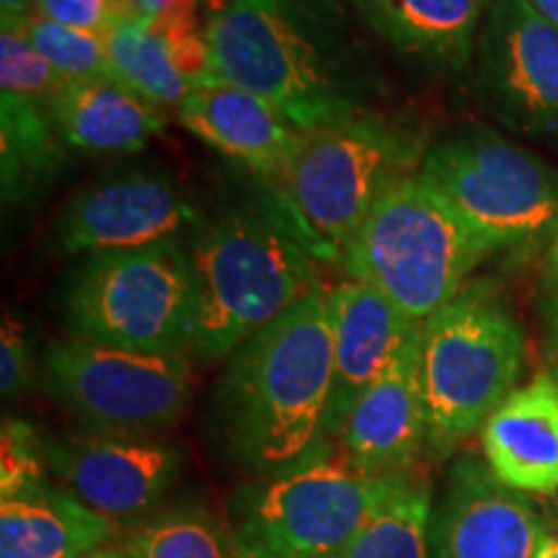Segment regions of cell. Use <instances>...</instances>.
Returning <instances> with one entry per match:
<instances>
[{"mask_svg":"<svg viewBox=\"0 0 558 558\" xmlns=\"http://www.w3.org/2000/svg\"><path fill=\"white\" fill-rule=\"evenodd\" d=\"M186 9H197V0H145V21L158 16V13L186 11Z\"/></svg>","mask_w":558,"mask_h":558,"instance_id":"obj_33","label":"cell"},{"mask_svg":"<svg viewBox=\"0 0 558 558\" xmlns=\"http://www.w3.org/2000/svg\"><path fill=\"white\" fill-rule=\"evenodd\" d=\"M478 88L509 130L558 140V26L527 0H492L478 39Z\"/></svg>","mask_w":558,"mask_h":558,"instance_id":"obj_11","label":"cell"},{"mask_svg":"<svg viewBox=\"0 0 558 558\" xmlns=\"http://www.w3.org/2000/svg\"><path fill=\"white\" fill-rule=\"evenodd\" d=\"M399 478L362 469L324 439L235 494L230 546L235 558H333Z\"/></svg>","mask_w":558,"mask_h":558,"instance_id":"obj_6","label":"cell"},{"mask_svg":"<svg viewBox=\"0 0 558 558\" xmlns=\"http://www.w3.org/2000/svg\"><path fill=\"white\" fill-rule=\"evenodd\" d=\"M339 445L362 469L383 476L414 471L427 442V409L418 378V331L399 357L354 401Z\"/></svg>","mask_w":558,"mask_h":558,"instance_id":"obj_16","label":"cell"},{"mask_svg":"<svg viewBox=\"0 0 558 558\" xmlns=\"http://www.w3.org/2000/svg\"><path fill=\"white\" fill-rule=\"evenodd\" d=\"M39 0H0V24L3 29H16L37 13Z\"/></svg>","mask_w":558,"mask_h":558,"instance_id":"obj_32","label":"cell"},{"mask_svg":"<svg viewBox=\"0 0 558 558\" xmlns=\"http://www.w3.org/2000/svg\"><path fill=\"white\" fill-rule=\"evenodd\" d=\"M486 241L422 177L396 181L341 254L347 275L393 300L414 324L448 305L484 256Z\"/></svg>","mask_w":558,"mask_h":558,"instance_id":"obj_5","label":"cell"},{"mask_svg":"<svg viewBox=\"0 0 558 558\" xmlns=\"http://www.w3.org/2000/svg\"><path fill=\"white\" fill-rule=\"evenodd\" d=\"M333 320V386L324 437L337 439L341 424L365 390L416 337L418 326L393 300L362 282L331 290Z\"/></svg>","mask_w":558,"mask_h":558,"instance_id":"obj_15","label":"cell"},{"mask_svg":"<svg viewBox=\"0 0 558 558\" xmlns=\"http://www.w3.org/2000/svg\"><path fill=\"white\" fill-rule=\"evenodd\" d=\"M65 78L16 29L0 34V90L50 107Z\"/></svg>","mask_w":558,"mask_h":558,"instance_id":"obj_27","label":"cell"},{"mask_svg":"<svg viewBox=\"0 0 558 558\" xmlns=\"http://www.w3.org/2000/svg\"><path fill=\"white\" fill-rule=\"evenodd\" d=\"M194 288L190 354L226 360L316 290V256L279 209H228L184 239Z\"/></svg>","mask_w":558,"mask_h":558,"instance_id":"obj_3","label":"cell"},{"mask_svg":"<svg viewBox=\"0 0 558 558\" xmlns=\"http://www.w3.org/2000/svg\"><path fill=\"white\" fill-rule=\"evenodd\" d=\"M416 130L378 114L341 117L303 130L277 186V209L316 259H341L344 246L388 186L422 166Z\"/></svg>","mask_w":558,"mask_h":558,"instance_id":"obj_4","label":"cell"},{"mask_svg":"<svg viewBox=\"0 0 558 558\" xmlns=\"http://www.w3.org/2000/svg\"><path fill=\"white\" fill-rule=\"evenodd\" d=\"M32 352L24 324L11 313H5L3 331H0V390H3V399H24L32 390Z\"/></svg>","mask_w":558,"mask_h":558,"instance_id":"obj_29","label":"cell"},{"mask_svg":"<svg viewBox=\"0 0 558 558\" xmlns=\"http://www.w3.org/2000/svg\"><path fill=\"white\" fill-rule=\"evenodd\" d=\"M543 19H548L550 24L558 26V0H527Z\"/></svg>","mask_w":558,"mask_h":558,"instance_id":"obj_35","label":"cell"},{"mask_svg":"<svg viewBox=\"0 0 558 558\" xmlns=\"http://www.w3.org/2000/svg\"><path fill=\"white\" fill-rule=\"evenodd\" d=\"M199 222L173 181L153 171H128L75 192L54 230L65 254L90 256L184 241Z\"/></svg>","mask_w":558,"mask_h":558,"instance_id":"obj_13","label":"cell"},{"mask_svg":"<svg viewBox=\"0 0 558 558\" xmlns=\"http://www.w3.org/2000/svg\"><path fill=\"white\" fill-rule=\"evenodd\" d=\"M525 337L518 318L486 288L460 290L418 326V378L427 409V442L448 456L481 432L518 390Z\"/></svg>","mask_w":558,"mask_h":558,"instance_id":"obj_7","label":"cell"},{"mask_svg":"<svg viewBox=\"0 0 558 558\" xmlns=\"http://www.w3.org/2000/svg\"><path fill=\"white\" fill-rule=\"evenodd\" d=\"M41 386L88 429L153 435L186 411L192 357L58 339L41 357Z\"/></svg>","mask_w":558,"mask_h":558,"instance_id":"obj_10","label":"cell"},{"mask_svg":"<svg viewBox=\"0 0 558 558\" xmlns=\"http://www.w3.org/2000/svg\"><path fill=\"white\" fill-rule=\"evenodd\" d=\"M135 558H230V535L222 533L207 509L171 507L145 522L124 541Z\"/></svg>","mask_w":558,"mask_h":558,"instance_id":"obj_25","label":"cell"},{"mask_svg":"<svg viewBox=\"0 0 558 558\" xmlns=\"http://www.w3.org/2000/svg\"><path fill=\"white\" fill-rule=\"evenodd\" d=\"M109 73L158 107H179L194 88L181 73L169 41L150 24H114L107 29Z\"/></svg>","mask_w":558,"mask_h":558,"instance_id":"obj_24","label":"cell"},{"mask_svg":"<svg viewBox=\"0 0 558 558\" xmlns=\"http://www.w3.org/2000/svg\"><path fill=\"white\" fill-rule=\"evenodd\" d=\"M333 386L331 290L318 284L230 354L220 427L241 463L271 473L318 442Z\"/></svg>","mask_w":558,"mask_h":558,"instance_id":"obj_2","label":"cell"},{"mask_svg":"<svg viewBox=\"0 0 558 558\" xmlns=\"http://www.w3.org/2000/svg\"><path fill=\"white\" fill-rule=\"evenodd\" d=\"M47 442L39 439L32 424L24 418L3 416V435H0V499L16 497L26 488L45 484Z\"/></svg>","mask_w":558,"mask_h":558,"instance_id":"obj_28","label":"cell"},{"mask_svg":"<svg viewBox=\"0 0 558 558\" xmlns=\"http://www.w3.org/2000/svg\"><path fill=\"white\" fill-rule=\"evenodd\" d=\"M538 558H558V535H550Z\"/></svg>","mask_w":558,"mask_h":558,"instance_id":"obj_36","label":"cell"},{"mask_svg":"<svg viewBox=\"0 0 558 558\" xmlns=\"http://www.w3.org/2000/svg\"><path fill=\"white\" fill-rule=\"evenodd\" d=\"M548 538L525 494L478 458L456 460L432 518V558H538Z\"/></svg>","mask_w":558,"mask_h":558,"instance_id":"obj_14","label":"cell"},{"mask_svg":"<svg viewBox=\"0 0 558 558\" xmlns=\"http://www.w3.org/2000/svg\"><path fill=\"white\" fill-rule=\"evenodd\" d=\"M65 148L47 107L0 90V177L5 205H26L50 190L68 166Z\"/></svg>","mask_w":558,"mask_h":558,"instance_id":"obj_22","label":"cell"},{"mask_svg":"<svg viewBox=\"0 0 558 558\" xmlns=\"http://www.w3.org/2000/svg\"><path fill=\"white\" fill-rule=\"evenodd\" d=\"M488 0H352L362 21L401 58L460 73L476 52Z\"/></svg>","mask_w":558,"mask_h":558,"instance_id":"obj_19","label":"cell"},{"mask_svg":"<svg viewBox=\"0 0 558 558\" xmlns=\"http://www.w3.org/2000/svg\"><path fill=\"white\" fill-rule=\"evenodd\" d=\"M432 518L429 484L407 473L333 558H432Z\"/></svg>","mask_w":558,"mask_h":558,"instance_id":"obj_23","label":"cell"},{"mask_svg":"<svg viewBox=\"0 0 558 558\" xmlns=\"http://www.w3.org/2000/svg\"><path fill=\"white\" fill-rule=\"evenodd\" d=\"M486 465L522 494H558V380L538 373L481 427Z\"/></svg>","mask_w":558,"mask_h":558,"instance_id":"obj_18","label":"cell"},{"mask_svg":"<svg viewBox=\"0 0 558 558\" xmlns=\"http://www.w3.org/2000/svg\"><path fill=\"white\" fill-rule=\"evenodd\" d=\"M37 16L78 29H109L111 9L109 0H39Z\"/></svg>","mask_w":558,"mask_h":558,"instance_id":"obj_30","label":"cell"},{"mask_svg":"<svg viewBox=\"0 0 558 558\" xmlns=\"http://www.w3.org/2000/svg\"><path fill=\"white\" fill-rule=\"evenodd\" d=\"M47 111L68 148L83 153H137L166 124L163 107L111 73L65 81Z\"/></svg>","mask_w":558,"mask_h":558,"instance_id":"obj_20","label":"cell"},{"mask_svg":"<svg viewBox=\"0 0 558 558\" xmlns=\"http://www.w3.org/2000/svg\"><path fill=\"white\" fill-rule=\"evenodd\" d=\"M550 262H554V269H556V277H558V235L554 239V248H550Z\"/></svg>","mask_w":558,"mask_h":558,"instance_id":"obj_37","label":"cell"},{"mask_svg":"<svg viewBox=\"0 0 558 558\" xmlns=\"http://www.w3.org/2000/svg\"><path fill=\"white\" fill-rule=\"evenodd\" d=\"M86 558H135V554H132L128 543H107V546L90 550V554Z\"/></svg>","mask_w":558,"mask_h":558,"instance_id":"obj_34","label":"cell"},{"mask_svg":"<svg viewBox=\"0 0 558 558\" xmlns=\"http://www.w3.org/2000/svg\"><path fill=\"white\" fill-rule=\"evenodd\" d=\"M114 533L117 522L47 481L0 499V558H86Z\"/></svg>","mask_w":558,"mask_h":558,"instance_id":"obj_21","label":"cell"},{"mask_svg":"<svg viewBox=\"0 0 558 558\" xmlns=\"http://www.w3.org/2000/svg\"><path fill=\"white\" fill-rule=\"evenodd\" d=\"M418 177L492 251L558 235V171L494 132L476 130L435 145Z\"/></svg>","mask_w":558,"mask_h":558,"instance_id":"obj_9","label":"cell"},{"mask_svg":"<svg viewBox=\"0 0 558 558\" xmlns=\"http://www.w3.org/2000/svg\"><path fill=\"white\" fill-rule=\"evenodd\" d=\"M205 37L202 78L262 96L300 130L362 111L367 75L329 0H228Z\"/></svg>","mask_w":558,"mask_h":558,"instance_id":"obj_1","label":"cell"},{"mask_svg":"<svg viewBox=\"0 0 558 558\" xmlns=\"http://www.w3.org/2000/svg\"><path fill=\"white\" fill-rule=\"evenodd\" d=\"M179 122L202 143L241 160L275 181L284 171L303 130L267 99L218 78H199L177 107Z\"/></svg>","mask_w":558,"mask_h":558,"instance_id":"obj_17","label":"cell"},{"mask_svg":"<svg viewBox=\"0 0 558 558\" xmlns=\"http://www.w3.org/2000/svg\"><path fill=\"white\" fill-rule=\"evenodd\" d=\"M543 326V354H546L548 373L558 380V277L548 284L546 298L541 303Z\"/></svg>","mask_w":558,"mask_h":558,"instance_id":"obj_31","label":"cell"},{"mask_svg":"<svg viewBox=\"0 0 558 558\" xmlns=\"http://www.w3.org/2000/svg\"><path fill=\"white\" fill-rule=\"evenodd\" d=\"M554 525L558 530V494H556V501H554Z\"/></svg>","mask_w":558,"mask_h":558,"instance_id":"obj_38","label":"cell"},{"mask_svg":"<svg viewBox=\"0 0 558 558\" xmlns=\"http://www.w3.org/2000/svg\"><path fill=\"white\" fill-rule=\"evenodd\" d=\"M58 484L111 522L140 520L163 501L181 473V450L153 435L73 432L47 439Z\"/></svg>","mask_w":558,"mask_h":558,"instance_id":"obj_12","label":"cell"},{"mask_svg":"<svg viewBox=\"0 0 558 558\" xmlns=\"http://www.w3.org/2000/svg\"><path fill=\"white\" fill-rule=\"evenodd\" d=\"M16 32L58 70L65 81L109 73L107 29H78L45 16H29Z\"/></svg>","mask_w":558,"mask_h":558,"instance_id":"obj_26","label":"cell"},{"mask_svg":"<svg viewBox=\"0 0 558 558\" xmlns=\"http://www.w3.org/2000/svg\"><path fill=\"white\" fill-rule=\"evenodd\" d=\"M62 316L73 339L190 354L194 288L184 241L86 256L68 277Z\"/></svg>","mask_w":558,"mask_h":558,"instance_id":"obj_8","label":"cell"}]
</instances>
